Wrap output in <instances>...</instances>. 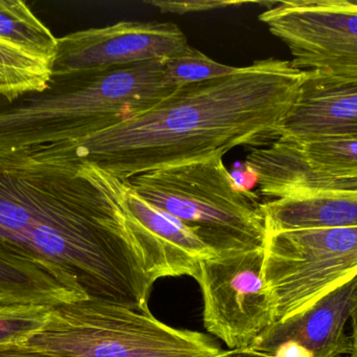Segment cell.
<instances>
[{
    "mask_svg": "<svg viewBox=\"0 0 357 357\" xmlns=\"http://www.w3.org/2000/svg\"><path fill=\"white\" fill-rule=\"evenodd\" d=\"M264 272L276 322L289 318L357 277V228L268 233Z\"/></svg>",
    "mask_w": 357,
    "mask_h": 357,
    "instance_id": "cell-5",
    "label": "cell"
},
{
    "mask_svg": "<svg viewBox=\"0 0 357 357\" xmlns=\"http://www.w3.org/2000/svg\"><path fill=\"white\" fill-rule=\"evenodd\" d=\"M112 182L151 282L167 277L195 279L201 262L215 254L188 226L142 198L126 180L112 176Z\"/></svg>",
    "mask_w": 357,
    "mask_h": 357,
    "instance_id": "cell-10",
    "label": "cell"
},
{
    "mask_svg": "<svg viewBox=\"0 0 357 357\" xmlns=\"http://www.w3.org/2000/svg\"><path fill=\"white\" fill-rule=\"evenodd\" d=\"M210 357H273L268 354L257 351L253 348H245V349H233L228 351H220L216 356Z\"/></svg>",
    "mask_w": 357,
    "mask_h": 357,
    "instance_id": "cell-21",
    "label": "cell"
},
{
    "mask_svg": "<svg viewBox=\"0 0 357 357\" xmlns=\"http://www.w3.org/2000/svg\"><path fill=\"white\" fill-rule=\"evenodd\" d=\"M243 165L255 174L259 194L268 198L357 190V136L278 138L254 148Z\"/></svg>",
    "mask_w": 357,
    "mask_h": 357,
    "instance_id": "cell-8",
    "label": "cell"
},
{
    "mask_svg": "<svg viewBox=\"0 0 357 357\" xmlns=\"http://www.w3.org/2000/svg\"><path fill=\"white\" fill-rule=\"evenodd\" d=\"M0 296L50 307L87 298L77 281L59 266L1 247Z\"/></svg>",
    "mask_w": 357,
    "mask_h": 357,
    "instance_id": "cell-13",
    "label": "cell"
},
{
    "mask_svg": "<svg viewBox=\"0 0 357 357\" xmlns=\"http://www.w3.org/2000/svg\"><path fill=\"white\" fill-rule=\"evenodd\" d=\"M339 357H354V356H339Z\"/></svg>",
    "mask_w": 357,
    "mask_h": 357,
    "instance_id": "cell-24",
    "label": "cell"
},
{
    "mask_svg": "<svg viewBox=\"0 0 357 357\" xmlns=\"http://www.w3.org/2000/svg\"><path fill=\"white\" fill-rule=\"evenodd\" d=\"M0 247L59 266L88 299L135 308L152 286L111 175L70 154L0 153Z\"/></svg>",
    "mask_w": 357,
    "mask_h": 357,
    "instance_id": "cell-1",
    "label": "cell"
},
{
    "mask_svg": "<svg viewBox=\"0 0 357 357\" xmlns=\"http://www.w3.org/2000/svg\"><path fill=\"white\" fill-rule=\"evenodd\" d=\"M52 308L42 304L0 301V344H24L43 328Z\"/></svg>",
    "mask_w": 357,
    "mask_h": 357,
    "instance_id": "cell-17",
    "label": "cell"
},
{
    "mask_svg": "<svg viewBox=\"0 0 357 357\" xmlns=\"http://www.w3.org/2000/svg\"><path fill=\"white\" fill-rule=\"evenodd\" d=\"M302 71L357 80V0L274 2L259 16Z\"/></svg>",
    "mask_w": 357,
    "mask_h": 357,
    "instance_id": "cell-7",
    "label": "cell"
},
{
    "mask_svg": "<svg viewBox=\"0 0 357 357\" xmlns=\"http://www.w3.org/2000/svg\"><path fill=\"white\" fill-rule=\"evenodd\" d=\"M0 39L50 63L58 48L50 29L19 0H0Z\"/></svg>",
    "mask_w": 357,
    "mask_h": 357,
    "instance_id": "cell-15",
    "label": "cell"
},
{
    "mask_svg": "<svg viewBox=\"0 0 357 357\" xmlns=\"http://www.w3.org/2000/svg\"><path fill=\"white\" fill-rule=\"evenodd\" d=\"M52 63L23 52L0 39V96L14 102L21 96L47 89Z\"/></svg>",
    "mask_w": 357,
    "mask_h": 357,
    "instance_id": "cell-16",
    "label": "cell"
},
{
    "mask_svg": "<svg viewBox=\"0 0 357 357\" xmlns=\"http://www.w3.org/2000/svg\"><path fill=\"white\" fill-rule=\"evenodd\" d=\"M192 50L175 23L119 21L59 38L52 75L167 61Z\"/></svg>",
    "mask_w": 357,
    "mask_h": 357,
    "instance_id": "cell-9",
    "label": "cell"
},
{
    "mask_svg": "<svg viewBox=\"0 0 357 357\" xmlns=\"http://www.w3.org/2000/svg\"><path fill=\"white\" fill-rule=\"evenodd\" d=\"M25 345L61 357H210L207 335L167 326L150 312L93 299L52 308Z\"/></svg>",
    "mask_w": 357,
    "mask_h": 357,
    "instance_id": "cell-4",
    "label": "cell"
},
{
    "mask_svg": "<svg viewBox=\"0 0 357 357\" xmlns=\"http://www.w3.org/2000/svg\"><path fill=\"white\" fill-rule=\"evenodd\" d=\"M0 301H10V300L4 299L3 297H1V296H0ZM10 302H13V301H10Z\"/></svg>",
    "mask_w": 357,
    "mask_h": 357,
    "instance_id": "cell-23",
    "label": "cell"
},
{
    "mask_svg": "<svg viewBox=\"0 0 357 357\" xmlns=\"http://www.w3.org/2000/svg\"><path fill=\"white\" fill-rule=\"evenodd\" d=\"M247 66L220 64L193 48L188 54L165 61V79L176 87L238 75Z\"/></svg>",
    "mask_w": 357,
    "mask_h": 357,
    "instance_id": "cell-18",
    "label": "cell"
},
{
    "mask_svg": "<svg viewBox=\"0 0 357 357\" xmlns=\"http://www.w3.org/2000/svg\"><path fill=\"white\" fill-rule=\"evenodd\" d=\"M264 249L214 256L199 264L205 328L230 350L251 348L276 323L264 272Z\"/></svg>",
    "mask_w": 357,
    "mask_h": 357,
    "instance_id": "cell-6",
    "label": "cell"
},
{
    "mask_svg": "<svg viewBox=\"0 0 357 357\" xmlns=\"http://www.w3.org/2000/svg\"><path fill=\"white\" fill-rule=\"evenodd\" d=\"M333 136H357V80L306 71L297 101L279 127L278 138Z\"/></svg>",
    "mask_w": 357,
    "mask_h": 357,
    "instance_id": "cell-12",
    "label": "cell"
},
{
    "mask_svg": "<svg viewBox=\"0 0 357 357\" xmlns=\"http://www.w3.org/2000/svg\"><path fill=\"white\" fill-rule=\"evenodd\" d=\"M148 3L158 8L161 12L172 14H188V13L205 12V10L224 8L230 6H241L250 3L248 1H226V0H195V1H165L153 0Z\"/></svg>",
    "mask_w": 357,
    "mask_h": 357,
    "instance_id": "cell-19",
    "label": "cell"
},
{
    "mask_svg": "<svg viewBox=\"0 0 357 357\" xmlns=\"http://www.w3.org/2000/svg\"><path fill=\"white\" fill-rule=\"evenodd\" d=\"M0 357H61L42 350L29 347L25 344H0Z\"/></svg>",
    "mask_w": 357,
    "mask_h": 357,
    "instance_id": "cell-20",
    "label": "cell"
},
{
    "mask_svg": "<svg viewBox=\"0 0 357 357\" xmlns=\"http://www.w3.org/2000/svg\"><path fill=\"white\" fill-rule=\"evenodd\" d=\"M305 77L291 61H255L238 75L181 86L139 117L62 148L123 180L224 156L278 140Z\"/></svg>",
    "mask_w": 357,
    "mask_h": 357,
    "instance_id": "cell-2",
    "label": "cell"
},
{
    "mask_svg": "<svg viewBox=\"0 0 357 357\" xmlns=\"http://www.w3.org/2000/svg\"><path fill=\"white\" fill-rule=\"evenodd\" d=\"M350 320H351L352 326V346H354V351L351 356L357 357V291L356 297H354V304H352L351 314H350Z\"/></svg>",
    "mask_w": 357,
    "mask_h": 357,
    "instance_id": "cell-22",
    "label": "cell"
},
{
    "mask_svg": "<svg viewBox=\"0 0 357 357\" xmlns=\"http://www.w3.org/2000/svg\"><path fill=\"white\" fill-rule=\"evenodd\" d=\"M266 232L357 228V190L308 193L262 203Z\"/></svg>",
    "mask_w": 357,
    "mask_h": 357,
    "instance_id": "cell-14",
    "label": "cell"
},
{
    "mask_svg": "<svg viewBox=\"0 0 357 357\" xmlns=\"http://www.w3.org/2000/svg\"><path fill=\"white\" fill-rule=\"evenodd\" d=\"M139 196L188 226L216 256L264 249L259 197L235 184L222 155L126 180Z\"/></svg>",
    "mask_w": 357,
    "mask_h": 357,
    "instance_id": "cell-3",
    "label": "cell"
},
{
    "mask_svg": "<svg viewBox=\"0 0 357 357\" xmlns=\"http://www.w3.org/2000/svg\"><path fill=\"white\" fill-rule=\"evenodd\" d=\"M357 291V277L342 285L310 307L274 323L251 346L275 357L351 356V335L346 333Z\"/></svg>",
    "mask_w": 357,
    "mask_h": 357,
    "instance_id": "cell-11",
    "label": "cell"
}]
</instances>
